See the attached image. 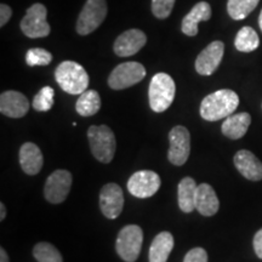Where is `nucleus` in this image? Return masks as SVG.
Here are the masks:
<instances>
[{"instance_id": "f257e3e1", "label": "nucleus", "mask_w": 262, "mask_h": 262, "mask_svg": "<svg viewBox=\"0 0 262 262\" xmlns=\"http://www.w3.org/2000/svg\"><path fill=\"white\" fill-rule=\"evenodd\" d=\"M239 97L233 90L221 89L204 97L201 104V116L208 122H217L234 113Z\"/></svg>"}, {"instance_id": "f03ea898", "label": "nucleus", "mask_w": 262, "mask_h": 262, "mask_svg": "<svg viewBox=\"0 0 262 262\" xmlns=\"http://www.w3.org/2000/svg\"><path fill=\"white\" fill-rule=\"evenodd\" d=\"M55 78L61 89L71 95H81L89 86L86 71L74 61H63L58 64L55 71Z\"/></svg>"}, {"instance_id": "7ed1b4c3", "label": "nucleus", "mask_w": 262, "mask_h": 262, "mask_svg": "<svg viewBox=\"0 0 262 262\" xmlns=\"http://www.w3.org/2000/svg\"><path fill=\"white\" fill-rule=\"evenodd\" d=\"M90 149L98 162L108 164L116 155L117 142L112 129L107 125H93L88 130Z\"/></svg>"}, {"instance_id": "20e7f679", "label": "nucleus", "mask_w": 262, "mask_h": 262, "mask_svg": "<svg viewBox=\"0 0 262 262\" xmlns=\"http://www.w3.org/2000/svg\"><path fill=\"white\" fill-rule=\"evenodd\" d=\"M176 85L169 74L157 73L152 78L148 89L149 106L156 113H162L171 106L175 98Z\"/></svg>"}, {"instance_id": "39448f33", "label": "nucleus", "mask_w": 262, "mask_h": 262, "mask_svg": "<svg viewBox=\"0 0 262 262\" xmlns=\"http://www.w3.org/2000/svg\"><path fill=\"white\" fill-rule=\"evenodd\" d=\"M142 242L143 232L140 226L127 225L118 233L116 250L125 262H135L142 249Z\"/></svg>"}, {"instance_id": "423d86ee", "label": "nucleus", "mask_w": 262, "mask_h": 262, "mask_svg": "<svg viewBox=\"0 0 262 262\" xmlns=\"http://www.w3.org/2000/svg\"><path fill=\"white\" fill-rule=\"evenodd\" d=\"M108 12L106 0H86L77 21L78 34L88 35L103 24Z\"/></svg>"}, {"instance_id": "0eeeda50", "label": "nucleus", "mask_w": 262, "mask_h": 262, "mask_svg": "<svg viewBox=\"0 0 262 262\" xmlns=\"http://www.w3.org/2000/svg\"><path fill=\"white\" fill-rule=\"evenodd\" d=\"M146 77V68L139 62H124L118 64L108 78V85L113 90H124L140 83Z\"/></svg>"}, {"instance_id": "6e6552de", "label": "nucleus", "mask_w": 262, "mask_h": 262, "mask_svg": "<svg viewBox=\"0 0 262 262\" xmlns=\"http://www.w3.org/2000/svg\"><path fill=\"white\" fill-rule=\"evenodd\" d=\"M48 10L40 3L33 4L21 21V31L26 37L37 39L50 34V25L47 21Z\"/></svg>"}, {"instance_id": "1a4fd4ad", "label": "nucleus", "mask_w": 262, "mask_h": 262, "mask_svg": "<svg viewBox=\"0 0 262 262\" xmlns=\"http://www.w3.org/2000/svg\"><path fill=\"white\" fill-rule=\"evenodd\" d=\"M170 148L168 152L169 162L176 166H181L187 162L191 153V135L185 126L172 127L169 134Z\"/></svg>"}, {"instance_id": "9d476101", "label": "nucleus", "mask_w": 262, "mask_h": 262, "mask_svg": "<svg viewBox=\"0 0 262 262\" xmlns=\"http://www.w3.org/2000/svg\"><path fill=\"white\" fill-rule=\"evenodd\" d=\"M72 173L68 170H56L49 176L44 187L45 199L51 204H60L67 199L72 187Z\"/></svg>"}, {"instance_id": "9b49d317", "label": "nucleus", "mask_w": 262, "mask_h": 262, "mask_svg": "<svg viewBox=\"0 0 262 262\" xmlns=\"http://www.w3.org/2000/svg\"><path fill=\"white\" fill-rule=\"evenodd\" d=\"M159 175L152 170L136 171L127 181V191L136 198H149L160 188Z\"/></svg>"}, {"instance_id": "f8f14e48", "label": "nucleus", "mask_w": 262, "mask_h": 262, "mask_svg": "<svg viewBox=\"0 0 262 262\" xmlns=\"http://www.w3.org/2000/svg\"><path fill=\"white\" fill-rule=\"evenodd\" d=\"M124 194L117 183H107L100 192V209L107 219L114 220L122 214Z\"/></svg>"}, {"instance_id": "ddd939ff", "label": "nucleus", "mask_w": 262, "mask_h": 262, "mask_svg": "<svg viewBox=\"0 0 262 262\" xmlns=\"http://www.w3.org/2000/svg\"><path fill=\"white\" fill-rule=\"evenodd\" d=\"M225 52V44L215 40L198 55L195 60V71L201 75H211L220 66Z\"/></svg>"}, {"instance_id": "4468645a", "label": "nucleus", "mask_w": 262, "mask_h": 262, "mask_svg": "<svg viewBox=\"0 0 262 262\" xmlns=\"http://www.w3.org/2000/svg\"><path fill=\"white\" fill-rule=\"evenodd\" d=\"M147 37L140 29L133 28L125 31L116 39L113 50L117 56L129 57L139 52L146 45Z\"/></svg>"}, {"instance_id": "2eb2a0df", "label": "nucleus", "mask_w": 262, "mask_h": 262, "mask_svg": "<svg viewBox=\"0 0 262 262\" xmlns=\"http://www.w3.org/2000/svg\"><path fill=\"white\" fill-rule=\"evenodd\" d=\"M29 111L28 98L24 94L15 90H9L0 96V112L9 118L25 117Z\"/></svg>"}, {"instance_id": "dca6fc26", "label": "nucleus", "mask_w": 262, "mask_h": 262, "mask_svg": "<svg viewBox=\"0 0 262 262\" xmlns=\"http://www.w3.org/2000/svg\"><path fill=\"white\" fill-rule=\"evenodd\" d=\"M235 168L245 179L250 181L262 180V163L254 153L248 149H242L234 156Z\"/></svg>"}, {"instance_id": "f3484780", "label": "nucleus", "mask_w": 262, "mask_h": 262, "mask_svg": "<svg viewBox=\"0 0 262 262\" xmlns=\"http://www.w3.org/2000/svg\"><path fill=\"white\" fill-rule=\"evenodd\" d=\"M211 18V6L206 2H199L193 6L191 11L185 16L181 24V31L188 37H195L198 34V25L202 21H209Z\"/></svg>"}, {"instance_id": "a211bd4d", "label": "nucleus", "mask_w": 262, "mask_h": 262, "mask_svg": "<svg viewBox=\"0 0 262 262\" xmlns=\"http://www.w3.org/2000/svg\"><path fill=\"white\" fill-rule=\"evenodd\" d=\"M220 208V201L214 188L208 183H201L195 192V210L203 216H214Z\"/></svg>"}, {"instance_id": "6ab92c4d", "label": "nucleus", "mask_w": 262, "mask_h": 262, "mask_svg": "<svg viewBox=\"0 0 262 262\" xmlns=\"http://www.w3.org/2000/svg\"><path fill=\"white\" fill-rule=\"evenodd\" d=\"M19 165L27 175H37L42 168L44 158L40 148L32 142H26L19 149Z\"/></svg>"}, {"instance_id": "aec40b11", "label": "nucleus", "mask_w": 262, "mask_h": 262, "mask_svg": "<svg viewBox=\"0 0 262 262\" xmlns=\"http://www.w3.org/2000/svg\"><path fill=\"white\" fill-rule=\"evenodd\" d=\"M251 124V116L247 112L231 114L221 125V131L226 137L231 140L242 139Z\"/></svg>"}, {"instance_id": "412c9836", "label": "nucleus", "mask_w": 262, "mask_h": 262, "mask_svg": "<svg viewBox=\"0 0 262 262\" xmlns=\"http://www.w3.org/2000/svg\"><path fill=\"white\" fill-rule=\"evenodd\" d=\"M173 248V237L170 232H160L149 248V262H166Z\"/></svg>"}, {"instance_id": "4be33fe9", "label": "nucleus", "mask_w": 262, "mask_h": 262, "mask_svg": "<svg viewBox=\"0 0 262 262\" xmlns=\"http://www.w3.org/2000/svg\"><path fill=\"white\" fill-rule=\"evenodd\" d=\"M196 185L192 178L182 179L179 183L178 195H179V206L186 214H189L195 209V192Z\"/></svg>"}, {"instance_id": "5701e85b", "label": "nucleus", "mask_w": 262, "mask_h": 262, "mask_svg": "<svg viewBox=\"0 0 262 262\" xmlns=\"http://www.w3.org/2000/svg\"><path fill=\"white\" fill-rule=\"evenodd\" d=\"M101 108V97L96 90H86L80 95L75 103V111L81 117H91Z\"/></svg>"}, {"instance_id": "b1692460", "label": "nucleus", "mask_w": 262, "mask_h": 262, "mask_svg": "<svg viewBox=\"0 0 262 262\" xmlns=\"http://www.w3.org/2000/svg\"><path fill=\"white\" fill-rule=\"evenodd\" d=\"M260 45V38L257 33L251 27H243L239 29L234 39V47L241 52H251L256 50Z\"/></svg>"}, {"instance_id": "393cba45", "label": "nucleus", "mask_w": 262, "mask_h": 262, "mask_svg": "<svg viewBox=\"0 0 262 262\" xmlns=\"http://www.w3.org/2000/svg\"><path fill=\"white\" fill-rule=\"evenodd\" d=\"M260 0H228L227 12L232 19L242 21L256 9Z\"/></svg>"}, {"instance_id": "a878e982", "label": "nucleus", "mask_w": 262, "mask_h": 262, "mask_svg": "<svg viewBox=\"0 0 262 262\" xmlns=\"http://www.w3.org/2000/svg\"><path fill=\"white\" fill-rule=\"evenodd\" d=\"M33 255L38 262H63L62 255L54 245L41 242L33 249Z\"/></svg>"}, {"instance_id": "bb28decb", "label": "nucleus", "mask_w": 262, "mask_h": 262, "mask_svg": "<svg viewBox=\"0 0 262 262\" xmlns=\"http://www.w3.org/2000/svg\"><path fill=\"white\" fill-rule=\"evenodd\" d=\"M55 91L50 86H44L33 98V108L38 112H48L54 106Z\"/></svg>"}, {"instance_id": "cd10ccee", "label": "nucleus", "mask_w": 262, "mask_h": 262, "mask_svg": "<svg viewBox=\"0 0 262 262\" xmlns=\"http://www.w3.org/2000/svg\"><path fill=\"white\" fill-rule=\"evenodd\" d=\"M52 61L51 52L41 48L29 49L26 54V63L29 67H34V66H48Z\"/></svg>"}, {"instance_id": "c85d7f7f", "label": "nucleus", "mask_w": 262, "mask_h": 262, "mask_svg": "<svg viewBox=\"0 0 262 262\" xmlns=\"http://www.w3.org/2000/svg\"><path fill=\"white\" fill-rule=\"evenodd\" d=\"M176 0H152V14L158 19L168 18Z\"/></svg>"}, {"instance_id": "c756f323", "label": "nucleus", "mask_w": 262, "mask_h": 262, "mask_svg": "<svg viewBox=\"0 0 262 262\" xmlns=\"http://www.w3.org/2000/svg\"><path fill=\"white\" fill-rule=\"evenodd\" d=\"M183 262H208V253L203 248H193L186 254Z\"/></svg>"}, {"instance_id": "7c9ffc66", "label": "nucleus", "mask_w": 262, "mask_h": 262, "mask_svg": "<svg viewBox=\"0 0 262 262\" xmlns=\"http://www.w3.org/2000/svg\"><path fill=\"white\" fill-rule=\"evenodd\" d=\"M12 16V10L9 5L2 4L0 5V27H4L8 24L9 19Z\"/></svg>"}, {"instance_id": "2f4dec72", "label": "nucleus", "mask_w": 262, "mask_h": 262, "mask_svg": "<svg viewBox=\"0 0 262 262\" xmlns=\"http://www.w3.org/2000/svg\"><path fill=\"white\" fill-rule=\"evenodd\" d=\"M254 250L257 257L262 260V228L256 232L254 237Z\"/></svg>"}, {"instance_id": "473e14b6", "label": "nucleus", "mask_w": 262, "mask_h": 262, "mask_svg": "<svg viewBox=\"0 0 262 262\" xmlns=\"http://www.w3.org/2000/svg\"><path fill=\"white\" fill-rule=\"evenodd\" d=\"M0 262H10L9 260V255L5 251L4 248L0 249Z\"/></svg>"}, {"instance_id": "72a5a7b5", "label": "nucleus", "mask_w": 262, "mask_h": 262, "mask_svg": "<svg viewBox=\"0 0 262 262\" xmlns=\"http://www.w3.org/2000/svg\"><path fill=\"white\" fill-rule=\"evenodd\" d=\"M6 216V208L4 205V203H0V220H4Z\"/></svg>"}, {"instance_id": "f704fd0d", "label": "nucleus", "mask_w": 262, "mask_h": 262, "mask_svg": "<svg viewBox=\"0 0 262 262\" xmlns=\"http://www.w3.org/2000/svg\"><path fill=\"white\" fill-rule=\"evenodd\" d=\"M258 26H260V29L262 32V10H261L260 15H258Z\"/></svg>"}]
</instances>
